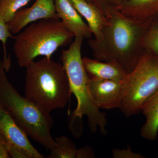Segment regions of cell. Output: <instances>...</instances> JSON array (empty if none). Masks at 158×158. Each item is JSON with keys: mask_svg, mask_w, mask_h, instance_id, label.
<instances>
[{"mask_svg": "<svg viewBox=\"0 0 158 158\" xmlns=\"http://www.w3.org/2000/svg\"><path fill=\"white\" fill-rule=\"evenodd\" d=\"M150 24L135 21L118 10L111 12L106 17L101 38L88 40L94 59L116 62L129 73L144 52L142 38Z\"/></svg>", "mask_w": 158, "mask_h": 158, "instance_id": "cell-1", "label": "cell"}, {"mask_svg": "<svg viewBox=\"0 0 158 158\" xmlns=\"http://www.w3.org/2000/svg\"><path fill=\"white\" fill-rule=\"evenodd\" d=\"M26 69V98L47 113L65 107L72 93L62 63L44 57Z\"/></svg>", "mask_w": 158, "mask_h": 158, "instance_id": "cell-2", "label": "cell"}, {"mask_svg": "<svg viewBox=\"0 0 158 158\" xmlns=\"http://www.w3.org/2000/svg\"><path fill=\"white\" fill-rule=\"evenodd\" d=\"M6 71L4 61H0V106L33 140L50 150L54 149L56 143L51 134L53 121L50 113L20 95L9 82Z\"/></svg>", "mask_w": 158, "mask_h": 158, "instance_id": "cell-3", "label": "cell"}, {"mask_svg": "<svg viewBox=\"0 0 158 158\" xmlns=\"http://www.w3.org/2000/svg\"><path fill=\"white\" fill-rule=\"evenodd\" d=\"M75 36L59 19L40 20L30 24L15 37L13 50L19 67L26 68L40 56L51 58Z\"/></svg>", "mask_w": 158, "mask_h": 158, "instance_id": "cell-4", "label": "cell"}, {"mask_svg": "<svg viewBox=\"0 0 158 158\" xmlns=\"http://www.w3.org/2000/svg\"><path fill=\"white\" fill-rule=\"evenodd\" d=\"M85 38L75 37L67 49L61 53V60L69 82L71 93L76 98L77 105L73 113L80 117L86 116L91 133L97 131L106 135L107 118L105 113L94 101L90 87V78L85 70L81 56V48Z\"/></svg>", "mask_w": 158, "mask_h": 158, "instance_id": "cell-5", "label": "cell"}, {"mask_svg": "<svg viewBox=\"0 0 158 158\" xmlns=\"http://www.w3.org/2000/svg\"><path fill=\"white\" fill-rule=\"evenodd\" d=\"M158 89V56L144 51L123 81L119 109L126 117L139 114L144 103Z\"/></svg>", "mask_w": 158, "mask_h": 158, "instance_id": "cell-6", "label": "cell"}, {"mask_svg": "<svg viewBox=\"0 0 158 158\" xmlns=\"http://www.w3.org/2000/svg\"><path fill=\"white\" fill-rule=\"evenodd\" d=\"M48 19H59L55 1L36 0L31 7L20 9L7 24L11 34H16L32 23Z\"/></svg>", "mask_w": 158, "mask_h": 158, "instance_id": "cell-7", "label": "cell"}, {"mask_svg": "<svg viewBox=\"0 0 158 158\" xmlns=\"http://www.w3.org/2000/svg\"><path fill=\"white\" fill-rule=\"evenodd\" d=\"M0 133L7 144L20 150L28 158H46L31 144L27 134L2 107L0 109Z\"/></svg>", "mask_w": 158, "mask_h": 158, "instance_id": "cell-8", "label": "cell"}, {"mask_svg": "<svg viewBox=\"0 0 158 158\" xmlns=\"http://www.w3.org/2000/svg\"><path fill=\"white\" fill-rule=\"evenodd\" d=\"M123 82L90 78L91 96L100 109L112 110L120 106Z\"/></svg>", "mask_w": 158, "mask_h": 158, "instance_id": "cell-9", "label": "cell"}, {"mask_svg": "<svg viewBox=\"0 0 158 158\" xmlns=\"http://www.w3.org/2000/svg\"><path fill=\"white\" fill-rule=\"evenodd\" d=\"M57 15L75 37L90 39L92 31L69 0H54Z\"/></svg>", "mask_w": 158, "mask_h": 158, "instance_id": "cell-10", "label": "cell"}, {"mask_svg": "<svg viewBox=\"0 0 158 158\" xmlns=\"http://www.w3.org/2000/svg\"><path fill=\"white\" fill-rule=\"evenodd\" d=\"M118 10L137 22L151 24L158 21V0H128Z\"/></svg>", "mask_w": 158, "mask_h": 158, "instance_id": "cell-11", "label": "cell"}, {"mask_svg": "<svg viewBox=\"0 0 158 158\" xmlns=\"http://www.w3.org/2000/svg\"><path fill=\"white\" fill-rule=\"evenodd\" d=\"M83 62L90 78L123 82L128 74L116 62H102L86 57L83 58Z\"/></svg>", "mask_w": 158, "mask_h": 158, "instance_id": "cell-12", "label": "cell"}, {"mask_svg": "<svg viewBox=\"0 0 158 158\" xmlns=\"http://www.w3.org/2000/svg\"><path fill=\"white\" fill-rule=\"evenodd\" d=\"M142 113L146 121L141 130V137L148 141L156 140L158 133V89L144 103Z\"/></svg>", "mask_w": 158, "mask_h": 158, "instance_id": "cell-13", "label": "cell"}, {"mask_svg": "<svg viewBox=\"0 0 158 158\" xmlns=\"http://www.w3.org/2000/svg\"><path fill=\"white\" fill-rule=\"evenodd\" d=\"M80 15L87 22L94 39L101 38L102 31L106 22V17L93 5L85 0H69Z\"/></svg>", "mask_w": 158, "mask_h": 158, "instance_id": "cell-14", "label": "cell"}, {"mask_svg": "<svg viewBox=\"0 0 158 158\" xmlns=\"http://www.w3.org/2000/svg\"><path fill=\"white\" fill-rule=\"evenodd\" d=\"M56 146L50 150L48 158H77V148L69 138L62 136L55 138Z\"/></svg>", "mask_w": 158, "mask_h": 158, "instance_id": "cell-15", "label": "cell"}, {"mask_svg": "<svg viewBox=\"0 0 158 158\" xmlns=\"http://www.w3.org/2000/svg\"><path fill=\"white\" fill-rule=\"evenodd\" d=\"M142 46L144 51L158 56V21L148 26L142 38Z\"/></svg>", "mask_w": 158, "mask_h": 158, "instance_id": "cell-16", "label": "cell"}, {"mask_svg": "<svg viewBox=\"0 0 158 158\" xmlns=\"http://www.w3.org/2000/svg\"><path fill=\"white\" fill-rule=\"evenodd\" d=\"M31 0H0V16L6 23H9L20 9Z\"/></svg>", "mask_w": 158, "mask_h": 158, "instance_id": "cell-17", "label": "cell"}, {"mask_svg": "<svg viewBox=\"0 0 158 158\" xmlns=\"http://www.w3.org/2000/svg\"><path fill=\"white\" fill-rule=\"evenodd\" d=\"M13 36L9 31L7 23L5 22L0 16V41L3 45L4 52V58L3 59L6 68L9 69L10 66V60L6 55V44L9 38H13Z\"/></svg>", "mask_w": 158, "mask_h": 158, "instance_id": "cell-18", "label": "cell"}, {"mask_svg": "<svg viewBox=\"0 0 158 158\" xmlns=\"http://www.w3.org/2000/svg\"><path fill=\"white\" fill-rule=\"evenodd\" d=\"M82 117L75 115L73 113L69 118V129L71 132L76 138H80L83 131Z\"/></svg>", "mask_w": 158, "mask_h": 158, "instance_id": "cell-19", "label": "cell"}, {"mask_svg": "<svg viewBox=\"0 0 158 158\" xmlns=\"http://www.w3.org/2000/svg\"><path fill=\"white\" fill-rule=\"evenodd\" d=\"M112 156L114 158H144L145 157L139 153L134 152L131 146L128 145L127 148L119 149H113Z\"/></svg>", "mask_w": 158, "mask_h": 158, "instance_id": "cell-20", "label": "cell"}, {"mask_svg": "<svg viewBox=\"0 0 158 158\" xmlns=\"http://www.w3.org/2000/svg\"><path fill=\"white\" fill-rule=\"evenodd\" d=\"M95 153L92 148L85 146L77 149V158H94Z\"/></svg>", "mask_w": 158, "mask_h": 158, "instance_id": "cell-21", "label": "cell"}, {"mask_svg": "<svg viewBox=\"0 0 158 158\" xmlns=\"http://www.w3.org/2000/svg\"><path fill=\"white\" fill-rule=\"evenodd\" d=\"M7 148L10 158H28L20 150L17 148L7 144Z\"/></svg>", "mask_w": 158, "mask_h": 158, "instance_id": "cell-22", "label": "cell"}, {"mask_svg": "<svg viewBox=\"0 0 158 158\" xmlns=\"http://www.w3.org/2000/svg\"><path fill=\"white\" fill-rule=\"evenodd\" d=\"M9 158L10 157L7 148V142L0 133V158Z\"/></svg>", "mask_w": 158, "mask_h": 158, "instance_id": "cell-23", "label": "cell"}, {"mask_svg": "<svg viewBox=\"0 0 158 158\" xmlns=\"http://www.w3.org/2000/svg\"><path fill=\"white\" fill-rule=\"evenodd\" d=\"M111 1L112 2H113L115 8L118 10L119 7L121 6L123 2V0H111Z\"/></svg>", "mask_w": 158, "mask_h": 158, "instance_id": "cell-24", "label": "cell"}, {"mask_svg": "<svg viewBox=\"0 0 158 158\" xmlns=\"http://www.w3.org/2000/svg\"><path fill=\"white\" fill-rule=\"evenodd\" d=\"M1 108H2V107H1V106H0V109H1Z\"/></svg>", "mask_w": 158, "mask_h": 158, "instance_id": "cell-25", "label": "cell"}]
</instances>
